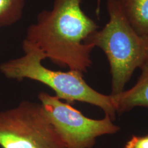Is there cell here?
I'll return each mask as SVG.
<instances>
[{"label": "cell", "instance_id": "8", "mask_svg": "<svg viewBox=\"0 0 148 148\" xmlns=\"http://www.w3.org/2000/svg\"><path fill=\"white\" fill-rule=\"evenodd\" d=\"M25 0H0V27L13 25L23 16Z\"/></svg>", "mask_w": 148, "mask_h": 148}, {"label": "cell", "instance_id": "7", "mask_svg": "<svg viewBox=\"0 0 148 148\" xmlns=\"http://www.w3.org/2000/svg\"><path fill=\"white\" fill-rule=\"evenodd\" d=\"M134 30L140 36H148V0H117Z\"/></svg>", "mask_w": 148, "mask_h": 148}, {"label": "cell", "instance_id": "2", "mask_svg": "<svg viewBox=\"0 0 148 148\" xmlns=\"http://www.w3.org/2000/svg\"><path fill=\"white\" fill-rule=\"evenodd\" d=\"M109 20L93 32L86 43L99 47L108 59L111 74V95H117L136 69L148 60V36L138 34L125 17L117 0H106Z\"/></svg>", "mask_w": 148, "mask_h": 148}, {"label": "cell", "instance_id": "9", "mask_svg": "<svg viewBox=\"0 0 148 148\" xmlns=\"http://www.w3.org/2000/svg\"><path fill=\"white\" fill-rule=\"evenodd\" d=\"M124 148H148V134L132 136L125 143Z\"/></svg>", "mask_w": 148, "mask_h": 148}, {"label": "cell", "instance_id": "10", "mask_svg": "<svg viewBox=\"0 0 148 148\" xmlns=\"http://www.w3.org/2000/svg\"><path fill=\"white\" fill-rule=\"evenodd\" d=\"M100 6H101V0H97V8H96V12L98 16L100 13Z\"/></svg>", "mask_w": 148, "mask_h": 148}, {"label": "cell", "instance_id": "5", "mask_svg": "<svg viewBox=\"0 0 148 148\" xmlns=\"http://www.w3.org/2000/svg\"><path fill=\"white\" fill-rule=\"evenodd\" d=\"M38 99L66 148H91L96 139L119 130L108 114L101 119L86 117L56 96L40 92Z\"/></svg>", "mask_w": 148, "mask_h": 148}, {"label": "cell", "instance_id": "4", "mask_svg": "<svg viewBox=\"0 0 148 148\" xmlns=\"http://www.w3.org/2000/svg\"><path fill=\"white\" fill-rule=\"evenodd\" d=\"M1 148H66L40 103L22 101L0 111Z\"/></svg>", "mask_w": 148, "mask_h": 148}, {"label": "cell", "instance_id": "6", "mask_svg": "<svg viewBox=\"0 0 148 148\" xmlns=\"http://www.w3.org/2000/svg\"><path fill=\"white\" fill-rule=\"evenodd\" d=\"M136 84L117 95H111L116 112L121 114L136 107H148V60L140 68Z\"/></svg>", "mask_w": 148, "mask_h": 148}, {"label": "cell", "instance_id": "1", "mask_svg": "<svg viewBox=\"0 0 148 148\" xmlns=\"http://www.w3.org/2000/svg\"><path fill=\"white\" fill-rule=\"evenodd\" d=\"M84 0H53L51 10H44L27 27L23 42L34 46L53 63L85 73L92 65L95 48L87 38L99 26L81 8Z\"/></svg>", "mask_w": 148, "mask_h": 148}, {"label": "cell", "instance_id": "3", "mask_svg": "<svg viewBox=\"0 0 148 148\" xmlns=\"http://www.w3.org/2000/svg\"><path fill=\"white\" fill-rule=\"evenodd\" d=\"M24 55L0 64V72L7 78L22 80L29 79L46 85L55 92L56 96L67 103L81 101L94 105L111 119H114L116 110L111 95L97 91L86 83L83 73L69 70L53 71L42 65L45 57L34 46L23 42Z\"/></svg>", "mask_w": 148, "mask_h": 148}]
</instances>
